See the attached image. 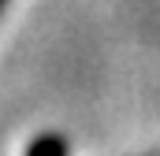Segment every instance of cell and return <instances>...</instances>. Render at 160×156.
Wrapping results in <instances>:
<instances>
[{"instance_id":"1","label":"cell","mask_w":160,"mask_h":156,"mask_svg":"<svg viewBox=\"0 0 160 156\" xmlns=\"http://www.w3.org/2000/svg\"><path fill=\"white\" fill-rule=\"evenodd\" d=\"M0 7H4V0H0Z\"/></svg>"}]
</instances>
